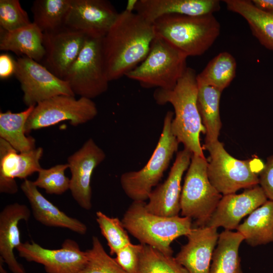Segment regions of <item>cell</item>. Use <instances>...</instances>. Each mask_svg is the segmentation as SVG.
Instances as JSON below:
<instances>
[{
	"instance_id": "1",
	"label": "cell",
	"mask_w": 273,
	"mask_h": 273,
	"mask_svg": "<svg viewBox=\"0 0 273 273\" xmlns=\"http://www.w3.org/2000/svg\"><path fill=\"white\" fill-rule=\"evenodd\" d=\"M155 37L153 23L136 13L124 10L119 13L101 40L109 81L125 76L139 65L147 56Z\"/></svg>"
},
{
	"instance_id": "2",
	"label": "cell",
	"mask_w": 273,
	"mask_h": 273,
	"mask_svg": "<svg viewBox=\"0 0 273 273\" xmlns=\"http://www.w3.org/2000/svg\"><path fill=\"white\" fill-rule=\"evenodd\" d=\"M197 74L187 67L175 87L170 90L157 88L153 97L159 105L171 104L174 110L171 129L179 143L193 155L204 157L200 135L205 133L197 105Z\"/></svg>"
},
{
	"instance_id": "3",
	"label": "cell",
	"mask_w": 273,
	"mask_h": 273,
	"mask_svg": "<svg viewBox=\"0 0 273 273\" xmlns=\"http://www.w3.org/2000/svg\"><path fill=\"white\" fill-rule=\"evenodd\" d=\"M144 201H133L121 219L125 229L140 243L161 253L172 255L171 243L191 231L192 219L188 217L164 216L149 212Z\"/></svg>"
},
{
	"instance_id": "4",
	"label": "cell",
	"mask_w": 273,
	"mask_h": 273,
	"mask_svg": "<svg viewBox=\"0 0 273 273\" xmlns=\"http://www.w3.org/2000/svg\"><path fill=\"white\" fill-rule=\"evenodd\" d=\"M160 37L187 57L203 55L219 35L220 24L213 14L202 16L167 15L153 23Z\"/></svg>"
},
{
	"instance_id": "5",
	"label": "cell",
	"mask_w": 273,
	"mask_h": 273,
	"mask_svg": "<svg viewBox=\"0 0 273 273\" xmlns=\"http://www.w3.org/2000/svg\"><path fill=\"white\" fill-rule=\"evenodd\" d=\"M174 113L168 111L164 117L162 132L157 146L146 165L138 171L123 173L120 182L126 195L133 201H144L149 199L163 175L170 161L177 151L179 143L171 129Z\"/></svg>"
},
{
	"instance_id": "6",
	"label": "cell",
	"mask_w": 273,
	"mask_h": 273,
	"mask_svg": "<svg viewBox=\"0 0 273 273\" xmlns=\"http://www.w3.org/2000/svg\"><path fill=\"white\" fill-rule=\"evenodd\" d=\"M187 56L156 36L145 59L125 76L146 88L173 89L187 68Z\"/></svg>"
},
{
	"instance_id": "7",
	"label": "cell",
	"mask_w": 273,
	"mask_h": 273,
	"mask_svg": "<svg viewBox=\"0 0 273 273\" xmlns=\"http://www.w3.org/2000/svg\"><path fill=\"white\" fill-rule=\"evenodd\" d=\"M209 153L207 173L209 180L217 191L225 195L241 189H248L259 183L257 173L264 165L258 159L245 160L231 156L219 141L204 145Z\"/></svg>"
},
{
	"instance_id": "8",
	"label": "cell",
	"mask_w": 273,
	"mask_h": 273,
	"mask_svg": "<svg viewBox=\"0 0 273 273\" xmlns=\"http://www.w3.org/2000/svg\"><path fill=\"white\" fill-rule=\"evenodd\" d=\"M205 156L193 155L181 189L183 216L195 220L196 227L205 226L222 196L210 183Z\"/></svg>"
},
{
	"instance_id": "9",
	"label": "cell",
	"mask_w": 273,
	"mask_h": 273,
	"mask_svg": "<svg viewBox=\"0 0 273 273\" xmlns=\"http://www.w3.org/2000/svg\"><path fill=\"white\" fill-rule=\"evenodd\" d=\"M102 38L86 37L64 80L74 95L92 99L105 93L110 82L105 69Z\"/></svg>"
},
{
	"instance_id": "10",
	"label": "cell",
	"mask_w": 273,
	"mask_h": 273,
	"mask_svg": "<svg viewBox=\"0 0 273 273\" xmlns=\"http://www.w3.org/2000/svg\"><path fill=\"white\" fill-rule=\"evenodd\" d=\"M98 109L92 100L83 97L61 95L36 105L25 125L26 134L51 126L64 121L73 126L85 123L96 117Z\"/></svg>"
},
{
	"instance_id": "11",
	"label": "cell",
	"mask_w": 273,
	"mask_h": 273,
	"mask_svg": "<svg viewBox=\"0 0 273 273\" xmlns=\"http://www.w3.org/2000/svg\"><path fill=\"white\" fill-rule=\"evenodd\" d=\"M15 75L20 83L23 102L27 107L58 95L75 96L66 81L30 58L17 59Z\"/></svg>"
},
{
	"instance_id": "12",
	"label": "cell",
	"mask_w": 273,
	"mask_h": 273,
	"mask_svg": "<svg viewBox=\"0 0 273 273\" xmlns=\"http://www.w3.org/2000/svg\"><path fill=\"white\" fill-rule=\"evenodd\" d=\"M19 255L29 262L42 265L47 273H79L87 261L86 251L78 243L66 239L61 247L50 249L34 242L22 243L16 249Z\"/></svg>"
},
{
	"instance_id": "13",
	"label": "cell",
	"mask_w": 273,
	"mask_h": 273,
	"mask_svg": "<svg viewBox=\"0 0 273 273\" xmlns=\"http://www.w3.org/2000/svg\"><path fill=\"white\" fill-rule=\"evenodd\" d=\"M86 37L84 33L65 25L43 32L45 54L41 64L55 75L64 79L80 53Z\"/></svg>"
},
{
	"instance_id": "14",
	"label": "cell",
	"mask_w": 273,
	"mask_h": 273,
	"mask_svg": "<svg viewBox=\"0 0 273 273\" xmlns=\"http://www.w3.org/2000/svg\"><path fill=\"white\" fill-rule=\"evenodd\" d=\"M119 13L106 0H71L64 25L86 36L102 38Z\"/></svg>"
},
{
	"instance_id": "15",
	"label": "cell",
	"mask_w": 273,
	"mask_h": 273,
	"mask_svg": "<svg viewBox=\"0 0 273 273\" xmlns=\"http://www.w3.org/2000/svg\"><path fill=\"white\" fill-rule=\"evenodd\" d=\"M105 158L104 151L90 138L67 158L71 175L69 190L78 205L86 210L92 208L93 173Z\"/></svg>"
},
{
	"instance_id": "16",
	"label": "cell",
	"mask_w": 273,
	"mask_h": 273,
	"mask_svg": "<svg viewBox=\"0 0 273 273\" xmlns=\"http://www.w3.org/2000/svg\"><path fill=\"white\" fill-rule=\"evenodd\" d=\"M192 153L186 149L178 152L167 178L153 190L146 207L151 213L164 216L178 215L180 211L181 181L188 169Z\"/></svg>"
},
{
	"instance_id": "17",
	"label": "cell",
	"mask_w": 273,
	"mask_h": 273,
	"mask_svg": "<svg viewBox=\"0 0 273 273\" xmlns=\"http://www.w3.org/2000/svg\"><path fill=\"white\" fill-rule=\"evenodd\" d=\"M266 201L267 197L258 185L246 189L241 194L223 195L205 226L236 230L244 217Z\"/></svg>"
},
{
	"instance_id": "18",
	"label": "cell",
	"mask_w": 273,
	"mask_h": 273,
	"mask_svg": "<svg viewBox=\"0 0 273 273\" xmlns=\"http://www.w3.org/2000/svg\"><path fill=\"white\" fill-rule=\"evenodd\" d=\"M217 230L207 226L195 227L186 236L188 242L175 258L189 273H209L219 235Z\"/></svg>"
},
{
	"instance_id": "19",
	"label": "cell",
	"mask_w": 273,
	"mask_h": 273,
	"mask_svg": "<svg viewBox=\"0 0 273 273\" xmlns=\"http://www.w3.org/2000/svg\"><path fill=\"white\" fill-rule=\"evenodd\" d=\"M30 215L29 208L18 203L6 206L0 213V257L12 273H26L14 251L22 243L19 223L22 220L27 221Z\"/></svg>"
},
{
	"instance_id": "20",
	"label": "cell",
	"mask_w": 273,
	"mask_h": 273,
	"mask_svg": "<svg viewBox=\"0 0 273 273\" xmlns=\"http://www.w3.org/2000/svg\"><path fill=\"white\" fill-rule=\"evenodd\" d=\"M217 0H138L136 13L153 23L167 15L202 16L212 15L220 9Z\"/></svg>"
},
{
	"instance_id": "21",
	"label": "cell",
	"mask_w": 273,
	"mask_h": 273,
	"mask_svg": "<svg viewBox=\"0 0 273 273\" xmlns=\"http://www.w3.org/2000/svg\"><path fill=\"white\" fill-rule=\"evenodd\" d=\"M20 188L30 204L34 218L37 221L47 226L67 229L82 235L86 234V225L78 219L69 216L46 199L33 181L24 179Z\"/></svg>"
},
{
	"instance_id": "22",
	"label": "cell",
	"mask_w": 273,
	"mask_h": 273,
	"mask_svg": "<svg viewBox=\"0 0 273 273\" xmlns=\"http://www.w3.org/2000/svg\"><path fill=\"white\" fill-rule=\"evenodd\" d=\"M0 50L41 63L45 54L43 32L32 22L12 31L0 28Z\"/></svg>"
},
{
	"instance_id": "23",
	"label": "cell",
	"mask_w": 273,
	"mask_h": 273,
	"mask_svg": "<svg viewBox=\"0 0 273 273\" xmlns=\"http://www.w3.org/2000/svg\"><path fill=\"white\" fill-rule=\"evenodd\" d=\"M227 9L247 22L253 35L266 48L273 51V13L255 6L251 1L226 0Z\"/></svg>"
},
{
	"instance_id": "24",
	"label": "cell",
	"mask_w": 273,
	"mask_h": 273,
	"mask_svg": "<svg viewBox=\"0 0 273 273\" xmlns=\"http://www.w3.org/2000/svg\"><path fill=\"white\" fill-rule=\"evenodd\" d=\"M236 230L251 246L273 242V200L256 208Z\"/></svg>"
},
{
	"instance_id": "25",
	"label": "cell",
	"mask_w": 273,
	"mask_h": 273,
	"mask_svg": "<svg viewBox=\"0 0 273 273\" xmlns=\"http://www.w3.org/2000/svg\"><path fill=\"white\" fill-rule=\"evenodd\" d=\"M221 93V91L214 87L198 84V108L205 129L204 145L218 141L222 125L219 113Z\"/></svg>"
},
{
	"instance_id": "26",
	"label": "cell",
	"mask_w": 273,
	"mask_h": 273,
	"mask_svg": "<svg viewBox=\"0 0 273 273\" xmlns=\"http://www.w3.org/2000/svg\"><path fill=\"white\" fill-rule=\"evenodd\" d=\"M243 236L225 230L219 237L212 257L209 273H239L241 269L239 250Z\"/></svg>"
},
{
	"instance_id": "27",
	"label": "cell",
	"mask_w": 273,
	"mask_h": 273,
	"mask_svg": "<svg viewBox=\"0 0 273 273\" xmlns=\"http://www.w3.org/2000/svg\"><path fill=\"white\" fill-rule=\"evenodd\" d=\"M35 106L27 107L18 113L11 111L0 112V138L8 142L18 152L35 147V139L26 135L25 125Z\"/></svg>"
},
{
	"instance_id": "28",
	"label": "cell",
	"mask_w": 273,
	"mask_h": 273,
	"mask_svg": "<svg viewBox=\"0 0 273 273\" xmlns=\"http://www.w3.org/2000/svg\"><path fill=\"white\" fill-rule=\"evenodd\" d=\"M236 68L235 58L228 52H221L197 75V83L214 87L222 92L235 78Z\"/></svg>"
},
{
	"instance_id": "29",
	"label": "cell",
	"mask_w": 273,
	"mask_h": 273,
	"mask_svg": "<svg viewBox=\"0 0 273 273\" xmlns=\"http://www.w3.org/2000/svg\"><path fill=\"white\" fill-rule=\"evenodd\" d=\"M71 0H35L31 10L33 23L43 33L64 26Z\"/></svg>"
},
{
	"instance_id": "30",
	"label": "cell",
	"mask_w": 273,
	"mask_h": 273,
	"mask_svg": "<svg viewBox=\"0 0 273 273\" xmlns=\"http://www.w3.org/2000/svg\"><path fill=\"white\" fill-rule=\"evenodd\" d=\"M138 273L189 272L172 255H165L149 245L143 244Z\"/></svg>"
},
{
	"instance_id": "31",
	"label": "cell",
	"mask_w": 273,
	"mask_h": 273,
	"mask_svg": "<svg viewBox=\"0 0 273 273\" xmlns=\"http://www.w3.org/2000/svg\"><path fill=\"white\" fill-rule=\"evenodd\" d=\"M19 168V152L0 138V192L16 194L18 190L15 181Z\"/></svg>"
},
{
	"instance_id": "32",
	"label": "cell",
	"mask_w": 273,
	"mask_h": 273,
	"mask_svg": "<svg viewBox=\"0 0 273 273\" xmlns=\"http://www.w3.org/2000/svg\"><path fill=\"white\" fill-rule=\"evenodd\" d=\"M85 251L87 261L79 273H128L107 254L97 237H93L92 247Z\"/></svg>"
},
{
	"instance_id": "33",
	"label": "cell",
	"mask_w": 273,
	"mask_h": 273,
	"mask_svg": "<svg viewBox=\"0 0 273 273\" xmlns=\"http://www.w3.org/2000/svg\"><path fill=\"white\" fill-rule=\"evenodd\" d=\"M96 219L102 235L107 241L111 255L115 254L120 249L131 243L127 231L118 218L109 217L98 211L96 212Z\"/></svg>"
},
{
	"instance_id": "34",
	"label": "cell",
	"mask_w": 273,
	"mask_h": 273,
	"mask_svg": "<svg viewBox=\"0 0 273 273\" xmlns=\"http://www.w3.org/2000/svg\"><path fill=\"white\" fill-rule=\"evenodd\" d=\"M69 168L67 163L56 165L49 168H41L34 184L51 195H62L70 189V179L65 174Z\"/></svg>"
},
{
	"instance_id": "35",
	"label": "cell",
	"mask_w": 273,
	"mask_h": 273,
	"mask_svg": "<svg viewBox=\"0 0 273 273\" xmlns=\"http://www.w3.org/2000/svg\"><path fill=\"white\" fill-rule=\"evenodd\" d=\"M31 23L19 0H0V28L12 31Z\"/></svg>"
},
{
	"instance_id": "36",
	"label": "cell",
	"mask_w": 273,
	"mask_h": 273,
	"mask_svg": "<svg viewBox=\"0 0 273 273\" xmlns=\"http://www.w3.org/2000/svg\"><path fill=\"white\" fill-rule=\"evenodd\" d=\"M43 153V149L41 147L19 152V168L16 178L26 179L33 173L38 172L42 168L40 160Z\"/></svg>"
},
{
	"instance_id": "37",
	"label": "cell",
	"mask_w": 273,
	"mask_h": 273,
	"mask_svg": "<svg viewBox=\"0 0 273 273\" xmlns=\"http://www.w3.org/2000/svg\"><path fill=\"white\" fill-rule=\"evenodd\" d=\"M142 248V244L131 243L116 252L115 259L127 272L138 273Z\"/></svg>"
},
{
	"instance_id": "38",
	"label": "cell",
	"mask_w": 273,
	"mask_h": 273,
	"mask_svg": "<svg viewBox=\"0 0 273 273\" xmlns=\"http://www.w3.org/2000/svg\"><path fill=\"white\" fill-rule=\"evenodd\" d=\"M260 186L267 199L273 200V156L267 158V161L259 173Z\"/></svg>"
},
{
	"instance_id": "39",
	"label": "cell",
	"mask_w": 273,
	"mask_h": 273,
	"mask_svg": "<svg viewBox=\"0 0 273 273\" xmlns=\"http://www.w3.org/2000/svg\"><path fill=\"white\" fill-rule=\"evenodd\" d=\"M16 68V61L8 54L0 55V78L7 79L15 75Z\"/></svg>"
},
{
	"instance_id": "40",
	"label": "cell",
	"mask_w": 273,
	"mask_h": 273,
	"mask_svg": "<svg viewBox=\"0 0 273 273\" xmlns=\"http://www.w3.org/2000/svg\"><path fill=\"white\" fill-rule=\"evenodd\" d=\"M251 1L259 9L273 13V0H252Z\"/></svg>"
},
{
	"instance_id": "41",
	"label": "cell",
	"mask_w": 273,
	"mask_h": 273,
	"mask_svg": "<svg viewBox=\"0 0 273 273\" xmlns=\"http://www.w3.org/2000/svg\"><path fill=\"white\" fill-rule=\"evenodd\" d=\"M138 0H129L127 2L125 11L129 12H133L135 10Z\"/></svg>"
},
{
	"instance_id": "42",
	"label": "cell",
	"mask_w": 273,
	"mask_h": 273,
	"mask_svg": "<svg viewBox=\"0 0 273 273\" xmlns=\"http://www.w3.org/2000/svg\"><path fill=\"white\" fill-rule=\"evenodd\" d=\"M5 263L4 260L0 257V273H8L7 271L4 268V263Z\"/></svg>"
},
{
	"instance_id": "43",
	"label": "cell",
	"mask_w": 273,
	"mask_h": 273,
	"mask_svg": "<svg viewBox=\"0 0 273 273\" xmlns=\"http://www.w3.org/2000/svg\"><path fill=\"white\" fill-rule=\"evenodd\" d=\"M239 273H243V272H242V270L241 269V270H240V271L239 272Z\"/></svg>"
}]
</instances>
